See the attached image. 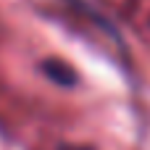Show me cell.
<instances>
[{
    "label": "cell",
    "mask_w": 150,
    "mask_h": 150,
    "mask_svg": "<svg viewBox=\"0 0 150 150\" xmlns=\"http://www.w3.org/2000/svg\"><path fill=\"white\" fill-rule=\"evenodd\" d=\"M40 69H42V74H45L50 82H55V84H61V87H76V84H79L76 69H74L71 63H66L63 58H45V61L40 63Z\"/></svg>",
    "instance_id": "6da1fadb"
},
{
    "label": "cell",
    "mask_w": 150,
    "mask_h": 150,
    "mask_svg": "<svg viewBox=\"0 0 150 150\" xmlns=\"http://www.w3.org/2000/svg\"><path fill=\"white\" fill-rule=\"evenodd\" d=\"M58 150H87V148H76V145H61Z\"/></svg>",
    "instance_id": "7a4b0ae2"
}]
</instances>
